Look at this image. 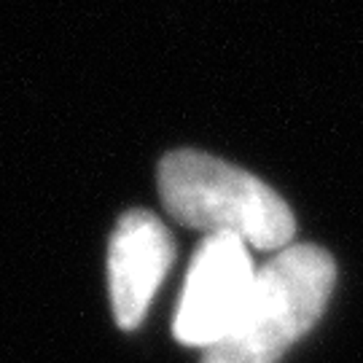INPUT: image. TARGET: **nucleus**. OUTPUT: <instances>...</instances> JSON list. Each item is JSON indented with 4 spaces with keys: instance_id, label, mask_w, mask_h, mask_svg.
Here are the masks:
<instances>
[{
    "instance_id": "1",
    "label": "nucleus",
    "mask_w": 363,
    "mask_h": 363,
    "mask_svg": "<svg viewBox=\"0 0 363 363\" xmlns=\"http://www.w3.org/2000/svg\"><path fill=\"white\" fill-rule=\"evenodd\" d=\"M159 194L172 218L208 234H232L256 250H286L296 234L288 202L253 172L205 151L181 148L159 164Z\"/></svg>"
},
{
    "instance_id": "2",
    "label": "nucleus",
    "mask_w": 363,
    "mask_h": 363,
    "mask_svg": "<svg viewBox=\"0 0 363 363\" xmlns=\"http://www.w3.org/2000/svg\"><path fill=\"white\" fill-rule=\"evenodd\" d=\"M334 283L337 264L328 250L288 245L256 272L245 312L205 350L202 363H277L323 318Z\"/></svg>"
},
{
    "instance_id": "3",
    "label": "nucleus",
    "mask_w": 363,
    "mask_h": 363,
    "mask_svg": "<svg viewBox=\"0 0 363 363\" xmlns=\"http://www.w3.org/2000/svg\"><path fill=\"white\" fill-rule=\"evenodd\" d=\"M256 272L259 269L253 267L242 240L232 234H208L186 272L172 323L175 339L199 350L218 345L245 312Z\"/></svg>"
},
{
    "instance_id": "4",
    "label": "nucleus",
    "mask_w": 363,
    "mask_h": 363,
    "mask_svg": "<svg viewBox=\"0 0 363 363\" xmlns=\"http://www.w3.org/2000/svg\"><path fill=\"white\" fill-rule=\"evenodd\" d=\"M175 261V240L164 220L148 210H130L118 218L108 245V286L116 323L138 328L162 280Z\"/></svg>"
}]
</instances>
